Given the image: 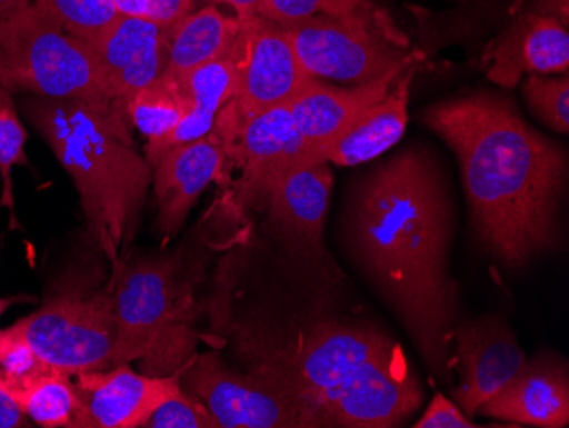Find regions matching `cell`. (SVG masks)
I'll use <instances>...</instances> for the list:
<instances>
[{
    "label": "cell",
    "mask_w": 569,
    "mask_h": 428,
    "mask_svg": "<svg viewBox=\"0 0 569 428\" xmlns=\"http://www.w3.org/2000/svg\"><path fill=\"white\" fill-rule=\"evenodd\" d=\"M456 226L446 172L421 146L406 147L361 176L341 219L355 267L443 382L452 379L450 344L460 321L450 270Z\"/></svg>",
    "instance_id": "obj_1"
},
{
    "label": "cell",
    "mask_w": 569,
    "mask_h": 428,
    "mask_svg": "<svg viewBox=\"0 0 569 428\" xmlns=\"http://www.w3.org/2000/svg\"><path fill=\"white\" fill-rule=\"evenodd\" d=\"M421 121L453 150L472 228L491 257L517 270L561 246L562 143L532 129L511 99L493 91L431 104Z\"/></svg>",
    "instance_id": "obj_2"
},
{
    "label": "cell",
    "mask_w": 569,
    "mask_h": 428,
    "mask_svg": "<svg viewBox=\"0 0 569 428\" xmlns=\"http://www.w3.org/2000/svg\"><path fill=\"white\" fill-rule=\"evenodd\" d=\"M251 372L302 411L307 428H391L420 410L425 391L402 348L369 322L325 318L296 340L252 350Z\"/></svg>",
    "instance_id": "obj_3"
},
{
    "label": "cell",
    "mask_w": 569,
    "mask_h": 428,
    "mask_svg": "<svg viewBox=\"0 0 569 428\" xmlns=\"http://www.w3.org/2000/svg\"><path fill=\"white\" fill-rule=\"evenodd\" d=\"M24 110L72 178L92 235L117 257L132 235L152 180V166L133 147L124 101L33 96Z\"/></svg>",
    "instance_id": "obj_4"
},
{
    "label": "cell",
    "mask_w": 569,
    "mask_h": 428,
    "mask_svg": "<svg viewBox=\"0 0 569 428\" xmlns=\"http://www.w3.org/2000/svg\"><path fill=\"white\" fill-rule=\"evenodd\" d=\"M0 86L41 98L121 101L92 48L33 4L0 19Z\"/></svg>",
    "instance_id": "obj_5"
},
{
    "label": "cell",
    "mask_w": 569,
    "mask_h": 428,
    "mask_svg": "<svg viewBox=\"0 0 569 428\" xmlns=\"http://www.w3.org/2000/svg\"><path fill=\"white\" fill-rule=\"evenodd\" d=\"M278 27L289 38L303 70L319 81L366 84L421 59V53L358 22L315 16Z\"/></svg>",
    "instance_id": "obj_6"
},
{
    "label": "cell",
    "mask_w": 569,
    "mask_h": 428,
    "mask_svg": "<svg viewBox=\"0 0 569 428\" xmlns=\"http://www.w3.org/2000/svg\"><path fill=\"white\" fill-rule=\"evenodd\" d=\"M18 325L34 354L69 376L111 367L117 340L111 293H59Z\"/></svg>",
    "instance_id": "obj_7"
},
{
    "label": "cell",
    "mask_w": 569,
    "mask_h": 428,
    "mask_svg": "<svg viewBox=\"0 0 569 428\" xmlns=\"http://www.w3.org/2000/svg\"><path fill=\"white\" fill-rule=\"evenodd\" d=\"M184 386L217 428H307L289 396L263 377L229 369L217 354L197 357L184 374Z\"/></svg>",
    "instance_id": "obj_8"
},
{
    "label": "cell",
    "mask_w": 569,
    "mask_h": 428,
    "mask_svg": "<svg viewBox=\"0 0 569 428\" xmlns=\"http://www.w3.org/2000/svg\"><path fill=\"white\" fill-rule=\"evenodd\" d=\"M178 287L171 261H143L124 268L111 292L117 340L111 369L149 356L178 321Z\"/></svg>",
    "instance_id": "obj_9"
},
{
    "label": "cell",
    "mask_w": 569,
    "mask_h": 428,
    "mask_svg": "<svg viewBox=\"0 0 569 428\" xmlns=\"http://www.w3.org/2000/svg\"><path fill=\"white\" fill-rule=\"evenodd\" d=\"M234 60L236 94L223 108L234 117H249L290 103L293 96L315 79L303 70L289 38L277 22L261 16L241 22Z\"/></svg>",
    "instance_id": "obj_10"
},
{
    "label": "cell",
    "mask_w": 569,
    "mask_h": 428,
    "mask_svg": "<svg viewBox=\"0 0 569 428\" xmlns=\"http://www.w3.org/2000/svg\"><path fill=\"white\" fill-rule=\"evenodd\" d=\"M453 341V367H459L460 374L453 398L457 407L472 420L479 408L522 370L529 357L500 316L457 322Z\"/></svg>",
    "instance_id": "obj_11"
},
{
    "label": "cell",
    "mask_w": 569,
    "mask_h": 428,
    "mask_svg": "<svg viewBox=\"0 0 569 428\" xmlns=\"http://www.w3.org/2000/svg\"><path fill=\"white\" fill-rule=\"evenodd\" d=\"M268 212L281 235L309 257H325L326 216L332 193L328 162H299L274 169L258 185Z\"/></svg>",
    "instance_id": "obj_12"
},
{
    "label": "cell",
    "mask_w": 569,
    "mask_h": 428,
    "mask_svg": "<svg viewBox=\"0 0 569 428\" xmlns=\"http://www.w3.org/2000/svg\"><path fill=\"white\" fill-rule=\"evenodd\" d=\"M213 130L226 146L227 158L242 169V187L248 193H254L274 169L310 162L289 103L249 117L222 110Z\"/></svg>",
    "instance_id": "obj_13"
},
{
    "label": "cell",
    "mask_w": 569,
    "mask_h": 428,
    "mask_svg": "<svg viewBox=\"0 0 569 428\" xmlns=\"http://www.w3.org/2000/svg\"><path fill=\"white\" fill-rule=\"evenodd\" d=\"M409 67L392 70L377 81L357 86H336L310 79L289 103L309 161L325 162L322 152L363 111L386 98Z\"/></svg>",
    "instance_id": "obj_14"
},
{
    "label": "cell",
    "mask_w": 569,
    "mask_h": 428,
    "mask_svg": "<svg viewBox=\"0 0 569 428\" xmlns=\"http://www.w3.org/2000/svg\"><path fill=\"white\" fill-rule=\"evenodd\" d=\"M76 377L84 428L143 427L159 405L181 391L179 377L140 376L128 364Z\"/></svg>",
    "instance_id": "obj_15"
},
{
    "label": "cell",
    "mask_w": 569,
    "mask_h": 428,
    "mask_svg": "<svg viewBox=\"0 0 569 428\" xmlns=\"http://www.w3.org/2000/svg\"><path fill=\"white\" fill-rule=\"evenodd\" d=\"M227 159L226 146L213 130L203 139L166 150L150 162L159 226L164 235L179 231L200 195L223 180Z\"/></svg>",
    "instance_id": "obj_16"
},
{
    "label": "cell",
    "mask_w": 569,
    "mask_h": 428,
    "mask_svg": "<svg viewBox=\"0 0 569 428\" xmlns=\"http://www.w3.org/2000/svg\"><path fill=\"white\" fill-rule=\"evenodd\" d=\"M486 60L488 78L507 89L532 73L565 76L569 70L568 27L558 18L527 9L513 16Z\"/></svg>",
    "instance_id": "obj_17"
},
{
    "label": "cell",
    "mask_w": 569,
    "mask_h": 428,
    "mask_svg": "<svg viewBox=\"0 0 569 428\" xmlns=\"http://www.w3.org/2000/svg\"><path fill=\"white\" fill-rule=\"evenodd\" d=\"M478 415L526 427H568V364L555 354H539L527 359L522 370L488 399Z\"/></svg>",
    "instance_id": "obj_18"
},
{
    "label": "cell",
    "mask_w": 569,
    "mask_h": 428,
    "mask_svg": "<svg viewBox=\"0 0 569 428\" xmlns=\"http://www.w3.org/2000/svg\"><path fill=\"white\" fill-rule=\"evenodd\" d=\"M88 44L121 101L166 76L169 33L147 19L118 16Z\"/></svg>",
    "instance_id": "obj_19"
},
{
    "label": "cell",
    "mask_w": 569,
    "mask_h": 428,
    "mask_svg": "<svg viewBox=\"0 0 569 428\" xmlns=\"http://www.w3.org/2000/svg\"><path fill=\"white\" fill-rule=\"evenodd\" d=\"M415 66L402 73L395 88L379 103L372 104L322 152L328 165H366L392 149L405 136L408 127L409 91Z\"/></svg>",
    "instance_id": "obj_20"
},
{
    "label": "cell",
    "mask_w": 569,
    "mask_h": 428,
    "mask_svg": "<svg viewBox=\"0 0 569 428\" xmlns=\"http://www.w3.org/2000/svg\"><path fill=\"white\" fill-rule=\"evenodd\" d=\"M188 99V111L181 123L166 139L147 143V161L152 162L166 150L194 142L213 132L217 117L236 94L238 70L234 57L213 60L191 70L178 81Z\"/></svg>",
    "instance_id": "obj_21"
},
{
    "label": "cell",
    "mask_w": 569,
    "mask_h": 428,
    "mask_svg": "<svg viewBox=\"0 0 569 428\" xmlns=\"http://www.w3.org/2000/svg\"><path fill=\"white\" fill-rule=\"evenodd\" d=\"M241 22L219 6L207 4L188 14L169 31L166 78L181 81L204 63L234 57Z\"/></svg>",
    "instance_id": "obj_22"
},
{
    "label": "cell",
    "mask_w": 569,
    "mask_h": 428,
    "mask_svg": "<svg viewBox=\"0 0 569 428\" xmlns=\"http://www.w3.org/2000/svg\"><path fill=\"white\" fill-rule=\"evenodd\" d=\"M70 377L50 367L24 379H0V389L41 427L84 428V407Z\"/></svg>",
    "instance_id": "obj_23"
},
{
    "label": "cell",
    "mask_w": 569,
    "mask_h": 428,
    "mask_svg": "<svg viewBox=\"0 0 569 428\" xmlns=\"http://www.w3.org/2000/svg\"><path fill=\"white\" fill-rule=\"evenodd\" d=\"M258 16L277 24H289L315 16L358 22L409 50V38L396 27L391 14L372 0H263Z\"/></svg>",
    "instance_id": "obj_24"
},
{
    "label": "cell",
    "mask_w": 569,
    "mask_h": 428,
    "mask_svg": "<svg viewBox=\"0 0 569 428\" xmlns=\"http://www.w3.org/2000/svg\"><path fill=\"white\" fill-rule=\"evenodd\" d=\"M124 111L147 143H156L181 123L188 111V99L179 82L164 76L128 96Z\"/></svg>",
    "instance_id": "obj_25"
},
{
    "label": "cell",
    "mask_w": 569,
    "mask_h": 428,
    "mask_svg": "<svg viewBox=\"0 0 569 428\" xmlns=\"http://www.w3.org/2000/svg\"><path fill=\"white\" fill-rule=\"evenodd\" d=\"M34 8L79 40L91 41L118 18L111 0H31Z\"/></svg>",
    "instance_id": "obj_26"
},
{
    "label": "cell",
    "mask_w": 569,
    "mask_h": 428,
    "mask_svg": "<svg viewBox=\"0 0 569 428\" xmlns=\"http://www.w3.org/2000/svg\"><path fill=\"white\" fill-rule=\"evenodd\" d=\"M28 140L21 118L12 101V92L0 86V178H2V198L0 206L8 207L14 217V193H12L11 172L16 166H28L24 146Z\"/></svg>",
    "instance_id": "obj_27"
},
{
    "label": "cell",
    "mask_w": 569,
    "mask_h": 428,
    "mask_svg": "<svg viewBox=\"0 0 569 428\" xmlns=\"http://www.w3.org/2000/svg\"><path fill=\"white\" fill-rule=\"evenodd\" d=\"M523 96L530 110L542 123L558 133L569 130V76H527Z\"/></svg>",
    "instance_id": "obj_28"
},
{
    "label": "cell",
    "mask_w": 569,
    "mask_h": 428,
    "mask_svg": "<svg viewBox=\"0 0 569 428\" xmlns=\"http://www.w3.org/2000/svg\"><path fill=\"white\" fill-rule=\"evenodd\" d=\"M50 367L34 354L18 322L0 331V379H24Z\"/></svg>",
    "instance_id": "obj_29"
},
{
    "label": "cell",
    "mask_w": 569,
    "mask_h": 428,
    "mask_svg": "<svg viewBox=\"0 0 569 428\" xmlns=\"http://www.w3.org/2000/svg\"><path fill=\"white\" fill-rule=\"evenodd\" d=\"M147 428H217L216 420L207 408L191 398L184 389L166 399L147 418Z\"/></svg>",
    "instance_id": "obj_30"
},
{
    "label": "cell",
    "mask_w": 569,
    "mask_h": 428,
    "mask_svg": "<svg viewBox=\"0 0 569 428\" xmlns=\"http://www.w3.org/2000/svg\"><path fill=\"white\" fill-rule=\"evenodd\" d=\"M415 428H476L475 420L466 417L462 410L457 407L456 402L437 392L428 405L420 420L412 425Z\"/></svg>",
    "instance_id": "obj_31"
},
{
    "label": "cell",
    "mask_w": 569,
    "mask_h": 428,
    "mask_svg": "<svg viewBox=\"0 0 569 428\" xmlns=\"http://www.w3.org/2000/svg\"><path fill=\"white\" fill-rule=\"evenodd\" d=\"M200 0H150L149 21L171 31L179 21L197 11Z\"/></svg>",
    "instance_id": "obj_32"
},
{
    "label": "cell",
    "mask_w": 569,
    "mask_h": 428,
    "mask_svg": "<svg viewBox=\"0 0 569 428\" xmlns=\"http://www.w3.org/2000/svg\"><path fill=\"white\" fill-rule=\"evenodd\" d=\"M26 415L21 408L9 398L8 392L0 389V428L24 427Z\"/></svg>",
    "instance_id": "obj_33"
},
{
    "label": "cell",
    "mask_w": 569,
    "mask_h": 428,
    "mask_svg": "<svg viewBox=\"0 0 569 428\" xmlns=\"http://www.w3.org/2000/svg\"><path fill=\"white\" fill-rule=\"evenodd\" d=\"M529 11L558 18L559 21L565 22L566 27H568L569 0H532Z\"/></svg>",
    "instance_id": "obj_34"
},
{
    "label": "cell",
    "mask_w": 569,
    "mask_h": 428,
    "mask_svg": "<svg viewBox=\"0 0 569 428\" xmlns=\"http://www.w3.org/2000/svg\"><path fill=\"white\" fill-rule=\"evenodd\" d=\"M261 2L263 0H212L213 6H227V8L232 9L239 22H248L256 18L258 11H260Z\"/></svg>",
    "instance_id": "obj_35"
},
{
    "label": "cell",
    "mask_w": 569,
    "mask_h": 428,
    "mask_svg": "<svg viewBox=\"0 0 569 428\" xmlns=\"http://www.w3.org/2000/svg\"><path fill=\"white\" fill-rule=\"evenodd\" d=\"M117 16L149 21L150 0H111Z\"/></svg>",
    "instance_id": "obj_36"
},
{
    "label": "cell",
    "mask_w": 569,
    "mask_h": 428,
    "mask_svg": "<svg viewBox=\"0 0 569 428\" xmlns=\"http://www.w3.org/2000/svg\"><path fill=\"white\" fill-rule=\"evenodd\" d=\"M31 4H33L31 0H0V19L22 11V9L30 8Z\"/></svg>",
    "instance_id": "obj_37"
},
{
    "label": "cell",
    "mask_w": 569,
    "mask_h": 428,
    "mask_svg": "<svg viewBox=\"0 0 569 428\" xmlns=\"http://www.w3.org/2000/svg\"><path fill=\"white\" fill-rule=\"evenodd\" d=\"M11 305H14V299H4V297H0V316L4 315L6 309Z\"/></svg>",
    "instance_id": "obj_38"
},
{
    "label": "cell",
    "mask_w": 569,
    "mask_h": 428,
    "mask_svg": "<svg viewBox=\"0 0 569 428\" xmlns=\"http://www.w3.org/2000/svg\"><path fill=\"white\" fill-rule=\"evenodd\" d=\"M203 2H207V4H212V0H203Z\"/></svg>",
    "instance_id": "obj_39"
}]
</instances>
